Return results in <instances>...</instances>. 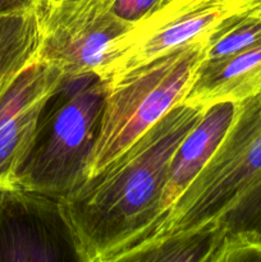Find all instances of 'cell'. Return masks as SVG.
Returning <instances> with one entry per match:
<instances>
[{"mask_svg": "<svg viewBox=\"0 0 261 262\" xmlns=\"http://www.w3.org/2000/svg\"><path fill=\"white\" fill-rule=\"evenodd\" d=\"M205 109L178 104L81 186L60 197L84 262H115L154 238L178 146Z\"/></svg>", "mask_w": 261, "mask_h": 262, "instance_id": "1", "label": "cell"}, {"mask_svg": "<svg viewBox=\"0 0 261 262\" xmlns=\"http://www.w3.org/2000/svg\"><path fill=\"white\" fill-rule=\"evenodd\" d=\"M107 84L97 72L64 74L41 109L12 184L60 199L86 181Z\"/></svg>", "mask_w": 261, "mask_h": 262, "instance_id": "2", "label": "cell"}, {"mask_svg": "<svg viewBox=\"0 0 261 262\" xmlns=\"http://www.w3.org/2000/svg\"><path fill=\"white\" fill-rule=\"evenodd\" d=\"M206 48L207 35L107 79L101 127L87 178L132 145L171 107L183 104L205 60Z\"/></svg>", "mask_w": 261, "mask_h": 262, "instance_id": "3", "label": "cell"}, {"mask_svg": "<svg viewBox=\"0 0 261 262\" xmlns=\"http://www.w3.org/2000/svg\"><path fill=\"white\" fill-rule=\"evenodd\" d=\"M260 177L261 92L238 104L215 152L147 243L212 224Z\"/></svg>", "mask_w": 261, "mask_h": 262, "instance_id": "4", "label": "cell"}, {"mask_svg": "<svg viewBox=\"0 0 261 262\" xmlns=\"http://www.w3.org/2000/svg\"><path fill=\"white\" fill-rule=\"evenodd\" d=\"M258 0H168L110 45L100 76L110 79L209 35L225 18Z\"/></svg>", "mask_w": 261, "mask_h": 262, "instance_id": "5", "label": "cell"}, {"mask_svg": "<svg viewBox=\"0 0 261 262\" xmlns=\"http://www.w3.org/2000/svg\"><path fill=\"white\" fill-rule=\"evenodd\" d=\"M114 0H44L38 9V59L60 67L66 74L99 73L110 45L133 23L118 17Z\"/></svg>", "mask_w": 261, "mask_h": 262, "instance_id": "6", "label": "cell"}, {"mask_svg": "<svg viewBox=\"0 0 261 262\" xmlns=\"http://www.w3.org/2000/svg\"><path fill=\"white\" fill-rule=\"evenodd\" d=\"M0 262H84L60 200L0 187Z\"/></svg>", "mask_w": 261, "mask_h": 262, "instance_id": "7", "label": "cell"}, {"mask_svg": "<svg viewBox=\"0 0 261 262\" xmlns=\"http://www.w3.org/2000/svg\"><path fill=\"white\" fill-rule=\"evenodd\" d=\"M64 71L36 59L0 96V184H12L25 159L41 109L59 86Z\"/></svg>", "mask_w": 261, "mask_h": 262, "instance_id": "8", "label": "cell"}, {"mask_svg": "<svg viewBox=\"0 0 261 262\" xmlns=\"http://www.w3.org/2000/svg\"><path fill=\"white\" fill-rule=\"evenodd\" d=\"M238 104L240 102L223 101L209 105L199 123L178 146L169 165L168 181L161 202L164 219L222 142L234 119Z\"/></svg>", "mask_w": 261, "mask_h": 262, "instance_id": "9", "label": "cell"}, {"mask_svg": "<svg viewBox=\"0 0 261 262\" xmlns=\"http://www.w3.org/2000/svg\"><path fill=\"white\" fill-rule=\"evenodd\" d=\"M261 92V41L222 59L204 60L183 104L206 109L215 102H241Z\"/></svg>", "mask_w": 261, "mask_h": 262, "instance_id": "10", "label": "cell"}, {"mask_svg": "<svg viewBox=\"0 0 261 262\" xmlns=\"http://www.w3.org/2000/svg\"><path fill=\"white\" fill-rule=\"evenodd\" d=\"M225 235L216 224L192 232L168 235L127 253L128 262H219Z\"/></svg>", "mask_w": 261, "mask_h": 262, "instance_id": "11", "label": "cell"}, {"mask_svg": "<svg viewBox=\"0 0 261 262\" xmlns=\"http://www.w3.org/2000/svg\"><path fill=\"white\" fill-rule=\"evenodd\" d=\"M40 45L38 10L0 15V96L18 74L38 58Z\"/></svg>", "mask_w": 261, "mask_h": 262, "instance_id": "12", "label": "cell"}, {"mask_svg": "<svg viewBox=\"0 0 261 262\" xmlns=\"http://www.w3.org/2000/svg\"><path fill=\"white\" fill-rule=\"evenodd\" d=\"M215 223L225 235L219 262H235L242 253L261 251V177Z\"/></svg>", "mask_w": 261, "mask_h": 262, "instance_id": "13", "label": "cell"}, {"mask_svg": "<svg viewBox=\"0 0 261 262\" xmlns=\"http://www.w3.org/2000/svg\"><path fill=\"white\" fill-rule=\"evenodd\" d=\"M165 0H114L113 10L118 17L135 23L160 7Z\"/></svg>", "mask_w": 261, "mask_h": 262, "instance_id": "14", "label": "cell"}, {"mask_svg": "<svg viewBox=\"0 0 261 262\" xmlns=\"http://www.w3.org/2000/svg\"><path fill=\"white\" fill-rule=\"evenodd\" d=\"M44 0H0V15L22 14L40 9Z\"/></svg>", "mask_w": 261, "mask_h": 262, "instance_id": "15", "label": "cell"}, {"mask_svg": "<svg viewBox=\"0 0 261 262\" xmlns=\"http://www.w3.org/2000/svg\"><path fill=\"white\" fill-rule=\"evenodd\" d=\"M166 2H168V0H165V2H164V3H166ZM164 3H163V4H164Z\"/></svg>", "mask_w": 261, "mask_h": 262, "instance_id": "16", "label": "cell"}, {"mask_svg": "<svg viewBox=\"0 0 261 262\" xmlns=\"http://www.w3.org/2000/svg\"><path fill=\"white\" fill-rule=\"evenodd\" d=\"M3 186V184H0V187H2Z\"/></svg>", "mask_w": 261, "mask_h": 262, "instance_id": "17", "label": "cell"}]
</instances>
